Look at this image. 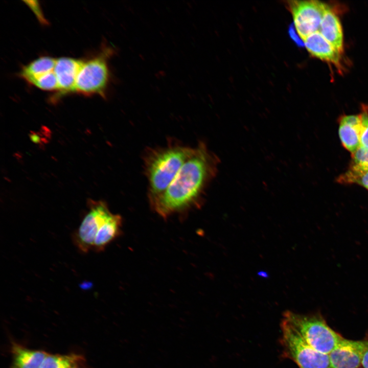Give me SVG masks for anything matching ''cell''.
<instances>
[{
  "label": "cell",
  "mask_w": 368,
  "mask_h": 368,
  "mask_svg": "<svg viewBox=\"0 0 368 368\" xmlns=\"http://www.w3.org/2000/svg\"><path fill=\"white\" fill-rule=\"evenodd\" d=\"M219 159L200 142L169 187L150 201L152 209L163 218L200 208L209 184L216 176Z\"/></svg>",
  "instance_id": "6da1fadb"
},
{
  "label": "cell",
  "mask_w": 368,
  "mask_h": 368,
  "mask_svg": "<svg viewBox=\"0 0 368 368\" xmlns=\"http://www.w3.org/2000/svg\"><path fill=\"white\" fill-rule=\"evenodd\" d=\"M195 148L171 142L148 151L144 159L149 202L163 193L194 153Z\"/></svg>",
  "instance_id": "7a4b0ae2"
},
{
  "label": "cell",
  "mask_w": 368,
  "mask_h": 368,
  "mask_svg": "<svg viewBox=\"0 0 368 368\" xmlns=\"http://www.w3.org/2000/svg\"><path fill=\"white\" fill-rule=\"evenodd\" d=\"M283 319L290 324L314 349L329 354L343 338L319 315H303L286 311Z\"/></svg>",
  "instance_id": "3957f363"
},
{
  "label": "cell",
  "mask_w": 368,
  "mask_h": 368,
  "mask_svg": "<svg viewBox=\"0 0 368 368\" xmlns=\"http://www.w3.org/2000/svg\"><path fill=\"white\" fill-rule=\"evenodd\" d=\"M281 327V343L286 357L292 360L300 368H331L328 354L314 349L283 319Z\"/></svg>",
  "instance_id": "277c9868"
},
{
  "label": "cell",
  "mask_w": 368,
  "mask_h": 368,
  "mask_svg": "<svg viewBox=\"0 0 368 368\" xmlns=\"http://www.w3.org/2000/svg\"><path fill=\"white\" fill-rule=\"evenodd\" d=\"M113 53L111 49H106L99 56L84 62L77 77L75 91L85 95L99 94L105 98L110 80L107 59Z\"/></svg>",
  "instance_id": "5b68a950"
},
{
  "label": "cell",
  "mask_w": 368,
  "mask_h": 368,
  "mask_svg": "<svg viewBox=\"0 0 368 368\" xmlns=\"http://www.w3.org/2000/svg\"><path fill=\"white\" fill-rule=\"evenodd\" d=\"M87 204L88 211L72 236L74 245L83 254L93 250L99 230L112 214L104 201L89 200Z\"/></svg>",
  "instance_id": "8992f818"
},
{
  "label": "cell",
  "mask_w": 368,
  "mask_h": 368,
  "mask_svg": "<svg viewBox=\"0 0 368 368\" xmlns=\"http://www.w3.org/2000/svg\"><path fill=\"white\" fill-rule=\"evenodd\" d=\"M287 8L293 19L295 30L303 40L319 31L325 12L328 6L318 1H289Z\"/></svg>",
  "instance_id": "52a82bcc"
},
{
  "label": "cell",
  "mask_w": 368,
  "mask_h": 368,
  "mask_svg": "<svg viewBox=\"0 0 368 368\" xmlns=\"http://www.w3.org/2000/svg\"><path fill=\"white\" fill-rule=\"evenodd\" d=\"M364 341L342 338L328 354L331 368H358L361 365Z\"/></svg>",
  "instance_id": "ba28073f"
},
{
  "label": "cell",
  "mask_w": 368,
  "mask_h": 368,
  "mask_svg": "<svg viewBox=\"0 0 368 368\" xmlns=\"http://www.w3.org/2000/svg\"><path fill=\"white\" fill-rule=\"evenodd\" d=\"M303 41L312 56L330 63L341 71L340 54L319 31L310 34Z\"/></svg>",
  "instance_id": "9c48e42d"
},
{
  "label": "cell",
  "mask_w": 368,
  "mask_h": 368,
  "mask_svg": "<svg viewBox=\"0 0 368 368\" xmlns=\"http://www.w3.org/2000/svg\"><path fill=\"white\" fill-rule=\"evenodd\" d=\"M83 63L82 60L68 57L56 59L54 72L57 79L59 90L63 93L75 90L77 77Z\"/></svg>",
  "instance_id": "30bf717a"
},
{
  "label": "cell",
  "mask_w": 368,
  "mask_h": 368,
  "mask_svg": "<svg viewBox=\"0 0 368 368\" xmlns=\"http://www.w3.org/2000/svg\"><path fill=\"white\" fill-rule=\"evenodd\" d=\"M334 48L341 55L343 52L342 28L339 18L328 6L318 31Z\"/></svg>",
  "instance_id": "8fae6325"
},
{
  "label": "cell",
  "mask_w": 368,
  "mask_h": 368,
  "mask_svg": "<svg viewBox=\"0 0 368 368\" xmlns=\"http://www.w3.org/2000/svg\"><path fill=\"white\" fill-rule=\"evenodd\" d=\"M122 226L121 216L112 213L99 230L92 250L100 252L104 250L107 245L121 234Z\"/></svg>",
  "instance_id": "7c38bea8"
},
{
  "label": "cell",
  "mask_w": 368,
  "mask_h": 368,
  "mask_svg": "<svg viewBox=\"0 0 368 368\" xmlns=\"http://www.w3.org/2000/svg\"><path fill=\"white\" fill-rule=\"evenodd\" d=\"M12 363L10 368H40L48 354L32 350L17 343L12 347Z\"/></svg>",
  "instance_id": "4fadbf2b"
},
{
  "label": "cell",
  "mask_w": 368,
  "mask_h": 368,
  "mask_svg": "<svg viewBox=\"0 0 368 368\" xmlns=\"http://www.w3.org/2000/svg\"><path fill=\"white\" fill-rule=\"evenodd\" d=\"M56 59L50 57H40L24 66L20 76L29 83L42 75L54 71Z\"/></svg>",
  "instance_id": "5bb4252c"
},
{
  "label": "cell",
  "mask_w": 368,
  "mask_h": 368,
  "mask_svg": "<svg viewBox=\"0 0 368 368\" xmlns=\"http://www.w3.org/2000/svg\"><path fill=\"white\" fill-rule=\"evenodd\" d=\"M339 135L344 147L352 153L360 146L359 130L340 120Z\"/></svg>",
  "instance_id": "9a60e30c"
},
{
  "label": "cell",
  "mask_w": 368,
  "mask_h": 368,
  "mask_svg": "<svg viewBox=\"0 0 368 368\" xmlns=\"http://www.w3.org/2000/svg\"><path fill=\"white\" fill-rule=\"evenodd\" d=\"M82 360L78 355H49L44 359L40 368H73Z\"/></svg>",
  "instance_id": "2e32d148"
},
{
  "label": "cell",
  "mask_w": 368,
  "mask_h": 368,
  "mask_svg": "<svg viewBox=\"0 0 368 368\" xmlns=\"http://www.w3.org/2000/svg\"><path fill=\"white\" fill-rule=\"evenodd\" d=\"M337 181L340 183H357L368 189V169L351 165L349 170L340 175Z\"/></svg>",
  "instance_id": "e0dca14e"
},
{
  "label": "cell",
  "mask_w": 368,
  "mask_h": 368,
  "mask_svg": "<svg viewBox=\"0 0 368 368\" xmlns=\"http://www.w3.org/2000/svg\"><path fill=\"white\" fill-rule=\"evenodd\" d=\"M29 83L42 90L52 91L59 89L57 79L54 71L34 79Z\"/></svg>",
  "instance_id": "ac0fdd59"
},
{
  "label": "cell",
  "mask_w": 368,
  "mask_h": 368,
  "mask_svg": "<svg viewBox=\"0 0 368 368\" xmlns=\"http://www.w3.org/2000/svg\"><path fill=\"white\" fill-rule=\"evenodd\" d=\"M352 154L351 165L368 169V148L359 146Z\"/></svg>",
  "instance_id": "d6986e66"
},
{
  "label": "cell",
  "mask_w": 368,
  "mask_h": 368,
  "mask_svg": "<svg viewBox=\"0 0 368 368\" xmlns=\"http://www.w3.org/2000/svg\"><path fill=\"white\" fill-rule=\"evenodd\" d=\"M361 126L359 132L360 146L368 148V110L363 108L360 114Z\"/></svg>",
  "instance_id": "ffe728a7"
},
{
  "label": "cell",
  "mask_w": 368,
  "mask_h": 368,
  "mask_svg": "<svg viewBox=\"0 0 368 368\" xmlns=\"http://www.w3.org/2000/svg\"><path fill=\"white\" fill-rule=\"evenodd\" d=\"M295 30L294 25L292 24L290 25L288 29V33L290 37L299 47L305 46L304 41L302 39L297 33L295 32Z\"/></svg>",
  "instance_id": "44dd1931"
},
{
  "label": "cell",
  "mask_w": 368,
  "mask_h": 368,
  "mask_svg": "<svg viewBox=\"0 0 368 368\" xmlns=\"http://www.w3.org/2000/svg\"><path fill=\"white\" fill-rule=\"evenodd\" d=\"M361 365L363 368H368V341H364Z\"/></svg>",
  "instance_id": "7402d4cb"
},
{
  "label": "cell",
  "mask_w": 368,
  "mask_h": 368,
  "mask_svg": "<svg viewBox=\"0 0 368 368\" xmlns=\"http://www.w3.org/2000/svg\"><path fill=\"white\" fill-rule=\"evenodd\" d=\"M73 368H76V367H73Z\"/></svg>",
  "instance_id": "603a6c76"
}]
</instances>
